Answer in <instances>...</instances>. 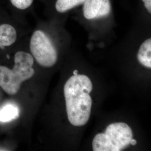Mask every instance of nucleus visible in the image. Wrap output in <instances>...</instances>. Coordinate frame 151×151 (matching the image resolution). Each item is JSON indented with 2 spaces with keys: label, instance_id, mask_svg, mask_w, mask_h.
I'll list each match as a JSON object with an SVG mask.
<instances>
[{
  "label": "nucleus",
  "instance_id": "obj_1",
  "mask_svg": "<svg viewBox=\"0 0 151 151\" xmlns=\"http://www.w3.org/2000/svg\"><path fill=\"white\" fill-rule=\"evenodd\" d=\"M93 85L84 75L71 76L64 86L66 111L70 124L81 127L87 124L91 112L92 100L90 93Z\"/></svg>",
  "mask_w": 151,
  "mask_h": 151
},
{
  "label": "nucleus",
  "instance_id": "obj_2",
  "mask_svg": "<svg viewBox=\"0 0 151 151\" xmlns=\"http://www.w3.org/2000/svg\"><path fill=\"white\" fill-rule=\"evenodd\" d=\"M15 46L10 50L12 66L0 65V88L10 96L17 95L22 84L35 74L32 55L23 50H15Z\"/></svg>",
  "mask_w": 151,
  "mask_h": 151
},
{
  "label": "nucleus",
  "instance_id": "obj_3",
  "mask_svg": "<svg viewBox=\"0 0 151 151\" xmlns=\"http://www.w3.org/2000/svg\"><path fill=\"white\" fill-rule=\"evenodd\" d=\"M133 138V132L125 123L109 125L105 133L95 135L92 141L94 151H120L129 146Z\"/></svg>",
  "mask_w": 151,
  "mask_h": 151
},
{
  "label": "nucleus",
  "instance_id": "obj_4",
  "mask_svg": "<svg viewBox=\"0 0 151 151\" xmlns=\"http://www.w3.org/2000/svg\"><path fill=\"white\" fill-rule=\"evenodd\" d=\"M29 49L34 60L43 67H53L58 60L57 50L53 42L42 29H37L32 32Z\"/></svg>",
  "mask_w": 151,
  "mask_h": 151
},
{
  "label": "nucleus",
  "instance_id": "obj_5",
  "mask_svg": "<svg viewBox=\"0 0 151 151\" xmlns=\"http://www.w3.org/2000/svg\"><path fill=\"white\" fill-rule=\"evenodd\" d=\"M19 23L7 9L5 2L0 0V55L17 45L20 37Z\"/></svg>",
  "mask_w": 151,
  "mask_h": 151
},
{
  "label": "nucleus",
  "instance_id": "obj_6",
  "mask_svg": "<svg viewBox=\"0 0 151 151\" xmlns=\"http://www.w3.org/2000/svg\"><path fill=\"white\" fill-rule=\"evenodd\" d=\"M110 11V0H86L83 3V14L87 20L106 17Z\"/></svg>",
  "mask_w": 151,
  "mask_h": 151
},
{
  "label": "nucleus",
  "instance_id": "obj_7",
  "mask_svg": "<svg viewBox=\"0 0 151 151\" xmlns=\"http://www.w3.org/2000/svg\"><path fill=\"white\" fill-rule=\"evenodd\" d=\"M137 58L141 64L148 68H151V39L146 40L139 49Z\"/></svg>",
  "mask_w": 151,
  "mask_h": 151
},
{
  "label": "nucleus",
  "instance_id": "obj_8",
  "mask_svg": "<svg viewBox=\"0 0 151 151\" xmlns=\"http://www.w3.org/2000/svg\"><path fill=\"white\" fill-rule=\"evenodd\" d=\"M86 0H57L55 9L60 13H63L73 8L83 4Z\"/></svg>",
  "mask_w": 151,
  "mask_h": 151
},
{
  "label": "nucleus",
  "instance_id": "obj_9",
  "mask_svg": "<svg viewBox=\"0 0 151 151\" xmlns=\"http://www.w3.org/2000/svg\"><path fill=\"white\" fill-rule=\"evenodd\" d=\"M19 110L12 105H7L0 110V121L7 122L18 116Z\"/></svg>",
  "mask_w": 151,
  "mask_h": 151
},
{
  "label": "nucleus",
  "instance_id": "obj_10",
  "mask_svg": "<svg viewBox=\"0 0 151 151\" xmlns=\"http://www.w3.org/2000/svg\"><path fill=\"white\" fill-rule=\"evenodd\" d=\"M144 3V5L145 6L147 11L151 14V0H142Z\"/></svg>",
  "mask_w": 151,
  "mask_h": 151
},
{
  "label": "nucleus",
  "instance_id": "obj_11",
  "mask_svg": "<svg viewBox=\"0 0 151 151\" xmlns=\"http://www.w3.org/2000/svg\"><path fill=\"white\" fill-rule=\"evenodd\" d=\"M130 145H133V146H135V145L137 144V141L135 139H132L131 140H130Z\"/></svg>",
  "mask_w": 151,
  "mask_h": 151
},
{
  "label": "nucleus",
  "instance_id": "obj_12",
  "mask_svg": "<svg viewBox=\"0 0 151 151\" xmlns=\"http://www.w3.org/2000/svg\"><path fill=\"white\" fill-rule=\"evenodd\" d=\"M73 73V75H78V70H74Z\"/></svg>",
  "mask_w": 151,
  "mask_h": 151
}]
</instances>
